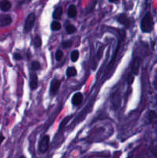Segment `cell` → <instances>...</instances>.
<instances>
[{"mask_svg":"<svg viewBox=\"0 0 157 158\" xmlns=\"http://www.w3.org/2000/svg\"><path fill=\"white\" fill-rule=\"evenodd\" d=\"M142 31L143 33H150L152 31V27H153V19L152 15L149 13H147L141 21Z\"/></svg>","mask_w":157,"mask_h":158,"instance_id":"cell-1","label":"cell"},{"mask_svg":"<svg viewBox=\"0 0 157 158\" xmlns=\"http://www.w3.org/2000/svg\"><path fill=\"white\" fill-rule=\"evenodd\" d=\"M35 20H36V15L34 13H30L27 16V18L25 21V25H24V32L26 33H28L31 31V29L34 26Z\"/></svg>","mask_w":157,"mask_h":158,"instance_id":"cell-2","label":"cell"},{"mask_svg":"<svg viewBox=\"0 0 157 158\" xmlns=\"http://www.w3.org/2000/svg\"><path fill=\"white\" fill-rule=\"evenodd\" d=\"M49 136L46 135L44 136L41 141L39 142V150L41 153H46L48 149H49Z\"/></svg>","mask_w":157,"mask_h":158,"instance_id":"cell-3","label":"cell"},{"mask_svg":"<svg viewBox=\"0 0 157 158\" xmlns=\"http://www.w3.org/2000/svg\"><path fill=\"white\" fill-rule=\"evenodd\" d=\"M60 81L57 79H53L50 84V94L51 95H56L60 87Z\"/></svg>","mask_w":157,"mask_h":158,"instance_id":"cell-4","label":"cell"},{"mask_svg":"<svg viewBox=\"0 0 157 158\" xmlns=\"http://www.w3.org/2000/svg\"><path fill=\"white\" fill-rule=\"evenodd\" d=\"M13 22L12 17L9 15H1L0 16V26H8Z\"/></svg>","mask_w":157,"mask_h":158,"instance_id":"cell-5","label":"cell"},{"mask_svg":"<svg viewBox=\"0 0 157 158\" xmlns=\"http://www.w3.org/2000/svg\"><path fill=\"white\" fill-rule=\"evenodd\" d=\"M30 78V88L35 90L38 86V76L35 73H31L29 75Z\"/></svg>","mask_w":157,"mask_h":158,"instance_id":"cell-6","label":"cell"},{"mask_svg":"<svg viewBox=\"0 0 157 158\" xmlns=\"http://www.w3.org/2000/svg\"><path fill=\"white\" fill-rule=\"evenodd\" d=\"M117 21H118L119 23L124 25L126 27H129V26H130V21H129L128 17L125 14L119 15L118 16V18H117Z\"/></svg>","mask_w":157,"mask_h":158,"instance_id":"cell-7","label":"cell"},{"mask_svg":"<svg viewBox=\"0 0 157 158\" xmlns=\"http://www.w3.org/2000/svg\"><path fill=\"white\" fill-rule=\"evenodd\" d=\"M83 94L81 93H75L73 96H72V104L75 105V106H77V105H79L81 104V103L83 102Z\"/></svg>","mask_w":157,"mask_h":158,"instance_id":"cell-8","label":"cell"},{"mask_svg":"<svg viewBox=\"0 0 157 158\" xmlns=\"http://www.w3.org/2000/svg\"><path fill=\"white\" fill-rule=\"evenodd\" d=\"M11 3L7 0H3L0 1V9L3 12H8L11 9Z\"/></svg>","mask_w":157,"mask_h":158,"instance_id":"cell-9","label":"cell"},{"mask_svg":"<svg viewBox=\"0 0 157 158\" xmlns=\"http://www.w3.org/2000/svg\"><path fill=\"white\" fill-rule=\"evenodd\" d=\"M139 66H140V59H139V58H136L135 60H134L133 65H132V73L135 74V75H138Z\"/></svg>","mask_w":157,"mask_h":158,"instance_id":"cell-10","label":"cell"},{"mask_svg":"<svg viewBox=\"0 0 157 158\" xmlns=\"http://www.w3.org/2000/svg\"><path fill=\"white\" fill-rule=\"evenodd\" d=\"M68 16L70 18H74L77 14V10H76V7L74 5H70V7L68 9Z\"/></svg>","mask_w":157,"mask_h":158,"instance_id":"cell-11","label":"cell"},{"mask_svg":"<svg viewBox=\"0 0 157 158\" xmlns=\"http://www.w3.org/2000/svg\"><path fill=\"white\" fill-rule=\"evenodd\" d=\"M62 12H63V10H62V6L56 7L54 10V13H53V18L56 19H59L62 16Z\"/></svg>","mask_w":157,"mask_h":158,"instance_id":"cell-12","label":"cell"},{"mask_svg":"<svg viewBox=\"0 0 157 158\" xmlns=\"http://www.w3.org/2000/svg\"><path fill=\"white\" fill-rule=\"evenodd\" d=\"M77 73V71L75 67H69L66 70V75L68 77H72L75 76Z\"/></svg>","mask_w":157,"mask_h":158,"instance_id":"cell-13","label":"cell"},{"mask_svg":"<svg viewBox=\"0 0 157 158\" xmlns=\"http://www.w3.org/2000/svg\"><path fill=\"white\" fill-rule=\"evenodd\" d=\"M51 29L53 31H58L61 29V24L58 21H54L51 24Z\"/></svg>","mask_w":157,"mask_h":158,"instance_id":"cell-14","label":"cell"},{"mask_svg":"<svg viewBox=\"0 0 157 158\" xmlns=\"http://www.w3.org/2000/svg\"><path fill=\"white\" fill-rule=\"evenodd\" d=\"M33 45H34V46L36 47V48H39V47L42 46L41 38H40L39 36H37V37H36L35 38H34Z\"/></svg>","mask_w":157,"mask_h":158,"instance_id":"cell-15","label":"cell"},{"mask_svg":"<svg viewBox=\"0 0 157 158\" xmlns=\"http://www.w3.org/2000/svg\"><path fill=\"white\" fill-rule=\"evenodd\" d=\"M66 33L68 34H72L76 31V28L73 25H68L66 27Z\"/></svg>","mask_w":157,"mask_h":158,"instance_id":"cell-16","label":"cell"},{"mask_svg":"<svg viewBox=\"0 0 157 158\" xmlns=\"http://www.w3.org/2000/svg\"><path fill=\"white\" fill-rule=\"evenodd\" d=\"M79 52H78L77 50H74V51H72V53H71V60H72V62H76L79 59Z\"/></svg>","mask_w":157,"mask_h":158,"instance_id":"cell-17","label":"cell"},{"mask_svg":"<svg viewBox=\"0 0 157 158\" xmlns=\"http://www.w3.org/2000/svg\"><path fill=\"white\" fill-rule=\"evenodd\" d=\"M32 69L33 70H39L41 68V64L38 61H34L32 63Z\"/></svg>","mask_w":157,"mask_h":158,"instance_id":"cell-18","label":"cell"},{"mask_svg":"<svg viewBox=\"0 0 157 158\" xmlns=\"http://www.w3.org/2000/svg\"><path fill=\"white\" fill-rule=\"evenodd\" d=\"M62 56H63V52H62V50L59 49L56 52V60L57 61H60V60H62Z\"/></svg>","mask_w":157,"mask_h":158,"instance_id":"cell-19","label":"cell"},{"mask_svg":"<svg viewBox=\"0 0 157 158\" xmlns=\"http://www.w3.org/2000/svg\"><path fill=\"white\" fill-rule=\"evenodd\" d=\"M72 46V40H66L62 42V46L64 48H70Z\"/></svg>","mask_w":157,"mask_h":158,"instance_id":"cell-20","label":"cell"},{"mask_svg":"<svg viewBox=\"0 0 157 158\" xmlns=\"http://www.w3.org/2000/svg\"><path fill=\"white\" fill-rule=\"evenodd\" d=\"M70 119H71V117H68L67 118H65V119H63L62 122H61V123H60V126H59V128L61 129V128H62V127H64L65 124H66V123H67L69 122V120H70Z\"/></svg>","mask_w":157,"mask_h":158,"instance_id":"cell-21","label":"cell"},{"mask_svg":"<svg viewBox=\"0 0 157 158\" xmlns=\"http://www.w3.org/2000/svg\"><path fill=\"white\" fill-rule=\"evenodd\" d=\"M13 57H14V59L16 60H20L23 59V56L19 53H18V52H15L14 55H13Z\"/></svg>","mask_w":157,"mask_h":158,"instance_id":"cell-22","label":"cell"},{"mask_svg":"<svg viewBox=\"0 0 157 158\" xmlns=\"http://www.w3.org/2000/svg\"><path fill=\"white\" fill-rule=\"evenodd\" d=\"M134 80V77H133V76H129V78H128V83L129 84H132V82H133Z\"/></svg>","mask_w":157,"mask_h":158,"instance_id":"cell-23","label":"cell"},{"mask_svg":"<svg viewBox=\"0 0 157 158\" xmlns=\"http://www.w3.org/2000/svg\"><path fill=\"white\" fill-rule=\"evenodd\" d=\"M4 139H5V137H3V134H0V146H1V143H2V142L4 140Z\"/></svg>","mask_w":157,"mask_h":158,"instance_id":"cell-24","label":"cell"},{"mask_svg":"<svg viewBox=\"0 0 157 158\" xmlns=\"http://www.w3.org/2000/svg\"><path fill=\"white\" fill-rule=\"evenodd\" d=\"M19 158H26V157H25V156H21Z\"/></svg>","mask_w":157,"mask_h":158,"instance_id":"cell-25","label":"cell"}]
</instances>
